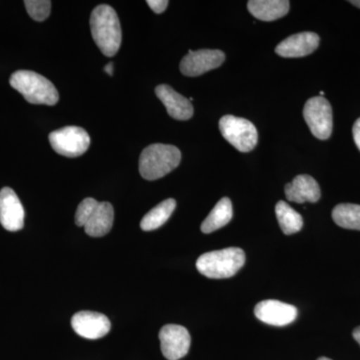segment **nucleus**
I'll list each match as a JSON object with an SVG mask.
<instances>
[{
	"instance_id": "28",
	"label": "nucleus",
	"mask_w": 360,
	"mask_h": 360,
	"mask_svg": "<svg viewBox=\"0 0 360 360\" xmlns=\"http://www.w3.org/2000/svg\"><path fill=\"white\" fill-rule=\"evenodd\" d=\"M349 4H354V6L360 8V0H350Z\"/></svg>"
},
{
	"instance_id": "26",
	"label": "nucleus",
	"mask_w": 360,
	"mask_h": 360,
	"mask_svg": "<svg viewBox=\"0 0 360 360\" xmlns=\"http://www.w3.org/2000/svg\"><path fill=\"white\" fill-rule=\"evenodd\" d=\"M103 70H104V71H105L106 73H108V75H111V77H112V75H113V63H108V65L104 66Z\"/></svg>"
},
{
	"instance_id": "16",
	"label": "nucleus",
	"mask_w": 360,
	"mask_h": 360,
	"mask_svg": "<svg viewBox=\"0 0 360 360\" xmlns=\"http://www.w3.org/2000/svg\"><path fill=\"white\" fill-rule=\"evenodd\" d=\"M115 210L110 202H99L84 225L85 233L91 238H101L111 231Z\"/></svg>"
},
{
	"instance_id": "6",
	"label": "nucleus",
	"mask_w": 360,
	"mask_h": 360,
	"mask_svg": "<svg viewBox=\"0 0 360 360\" xmlns=\"http://www.w3.org/2000/svg\"><path fill=\"white\" fill-rule=\"evenodd\" d=\"M49 139L53 150L66 158L84 155L90 144L89 134L78 127H66L52 131Z\"/></svg>"
},
{
	"instance_id": "1",
	"label": "nucleus",
	"mask_w": 360,
	"mask_h": 360,
	"mask_svg": "<svg viewBox=\"0 0 360 360\" xmlns=\"http://www.w3.org/2000/svg\"><path fill=\"white\" fill-rule=\"evenodd\" d=\"M92 39L101 51L112 58L122 44V26L117 13L108 4L96 6L90 16Z\"/></svg>"
},
{
	"instance_id": "25",
	"label": "nucleus",
	"mask_w": 360,
	"mask_h": 360,
	"mask_svg": "<svg viewBox=\"0 0 360 360\" xmlns=\"http://www.w3.org/2000/svg\"><path fill=\"white\" fill-rule=\"evenodd\" d=\"M352 134H354V139L357 148L360 150V118L355 122L354 129H352Z\"/></svg>"
},
{
	"instance_id": "7",
	"label": "nucleus",
	"mask_w": 360,
	"mask_h": 360,
	"mask_svg": "<svg viewBox=\"0 0 360 360\" xmlns=\"http://www.w3.org/2000/svg\"><path fill=\"white\" fill-rule=\"evenodd\" d=\"M303 116L310 131L316 139L326 141L333 132V108L328 99L312 97L305 103Z\"/></svg>"
},
{
	"instance_id": "13",
	"label": "nucleus",
	"mask_w": 360,
	"mask_h": 360,
	"mask_svg": "<svg viewBox=\"0 0 360 360\" xmlns=\"http://www.w3.org/2000/svg\"><path fill=\"white\" fill-rule=\"evenodd\" d=\"M319 42L321 39L316 33L300 32L281 41L276 47V52L281 58H303L316 51Z\"/></svg>"
},
{
	"instance_id": "11",
	"label": "nucleus",
	"mask_w": 360,
	"mask_h": 360,
	"mask_svg": "<svg viewBox=\"0 0 360 360\" xmlns=\"http://www.w3.org/2000/svg\"><path fill=\"white\" fill-rule=\"evenodd\" d=\"M255 314L260 321L269 326H285L295 321L297 309L279 300H266L257 303Z\"/></svg>"
},
{
	"instance_id": "15",
	"label": "nucleus",
	"mask_w": 360,
	"mask_h": 360,
	"mask_svg": "<svg viewBox=\"0 0 360 360\" xmlns=\"http://www.w3.org/2000/svg\"><path fill=\"white\" fill-rule=\"evenodd\" d=\"M286 198L291 202H317L321 198V187L314 177L307 174L297 175L292 182L285 186Z\"/></svg>"
},
{
	"instance_id": "12",
	"label": "nucleus",
	"mask_w": 360,
	"mask_h": 360,
	"mask_svg": "<svg viewBox=\"0 0 360 360\" xmlns=\"http://www.w3.org/2000/svg\"><path fill=\"white\" fill-rule=\"evenodd\" d=\"M0 224L8 231H18L25 225V210L13 189L0 191Z\"/></svg>"
},
{
	"instance_id": "27",
	"label": "nucleus",
	"mask_w": 360,
	"mask_h": 360,
	"mask_svg": "<svg viewBox=\"0 0 360 360\" xmlns=\"http://www.w3.org/2000/svg\"><path fill=\"white\" fill-rule=\"evenodd\" d=\"M352 336H354V340H356L357 343L360 345V326L354 329Z\"/></svg>"
},
{
	"instance_id": "10",
	"label": "nucleus",
	"mask_w": 360,
	"mask_h": 360,
	"mask_svg": "<svg viewBox=\"0 0 360 360\" xmlns=\"http://www.w3.org/2000/svg\"><path fill=\"white\" fill-rule=\"evenodd\" d=\"M73 330L87 340H98L110 333L111 324L108 316L94 311H79L71 319Z\"/></svg>"
},
{
	"instance_id": "9",
	"label": "nucleus",
	"mask_w": 360,
	"mask_h": 360,
	"mask_svg": "<svg viewBox=\"0 0 360 360\" xmlns=\"http://www.w3.org/2000/svg\"><path fill=\"white\" fill-rule=\"evenodd\" d=\"M225 60V54L221 51L200 49L189 51L188 54L180 63V71L186 77H200L208 71L219 68Z\"/></svg>"
},
{
	"instance_id": "3",
	"label": "nucleus",
	"mask_w": 360,
	"mask_h": 360,
	"mask_svg": "<svg viewBox=\"0 0 360 360\" xmlns=\"http://www.w3.org/2000/svg\"><path fill=\"white\" fill-rule=\"evenodd\" d=\"M9 84L30 103L56 105L58 103V91L53 84L34 71H15Z\"/></svg>"
},
{
	"instance_id": "22",
	"label": "nucleus",
	"mask_w": 360,
	"mask_h": 360,
	"mask_svg": "<svg viewBox=\"0 0 360 360\" xmlns=\"http://www.w3.org/2000/svg\"><path fill=\"white\" fill-rule=\"evenodd\" d=\"M25 6L30 18L35 21H44L51 11L49 0H25Z\"/></svg>"
},
{
	"instance_id": "17",
	"label": "nucleus",
	"mask_w": 360,
	"mask_h": 360,
	"mask_svg": "<svg viewBox=\"0 0 360 360\" xmlns=\"http://www.w3.org/2000/svg\"><path fill=\"white\" fill-rule=\"evenodd\" d=\"M290 4L286 0H250L248 8L257 20L274 21L288 13Z\"/></svg>"
},
{
	"instance_id": "19",
	"label": "nucleus",
	"mask_w": 360,
	"mask_h": 360,
	"mask_svg": "<svg viewBox=\"0 0 360 360\" xmlns=\"http://www.w3.org/2000/svg\"><path fill=\"white\" fill-rule=\"evenodd\" d=\"M175 207H176V201L174 198H168L156 205L142 219L141 222L142 231H151L160 229L172 217Z\"/></svg>"
},
{
	"instance_id": "20",
	"label": "nucleus",
	"mask_w": 360,
	"mask_h": 360,
	"mask_svg": "<svg viewBox=\"0 0 360 360\" xmlns=\"http://www.w3.org/2000/svg\"><path fill=\"white\" fill-rule=\"evenodd\" d=\"M276 214L281 231L286 236L302 231L303 219L290 205L281 200L276 205Z\"/></svg>"
},
{
	"instance_id": "24",
	"label": "nucleus",
	"mask_w": 360,
	"mask_h": 360,
	"mask_svg": "<svg viewBox=\"0 0 360 360\" xmlns=\"http://www.w3.org/2000/svg\"><path fill=\"white\" fill-rule=\"evenodd\" d=\"M146 4L155 13H162L167 8L169 2L167 0H148Z\"/></svg>"
},
{
	"instance_id": "29",
	"label": "nucleus",
	"mask_w": 360,
	"mask_h": 360,
	"mask_svg": "<svg viewBox=\"0 0 360 360\" xmlns=\"http://www.w3.org/2000/svg\"><path fill=\"white\" fill-rule=\"evenodd\" d=\"M317 360H331V359H328V357H319V359Z\"/></svg>"
},
{
	"instance_id": "18",
	"label": "nucleus",
	"mask_w": 360,
	"mask_h": 360,
	"mask_svg": "<svg viewBox=\"0 0 360 360\" xmlns=\"http://www.w3.org/2000/svg\"><path fill=\"white\" fill-rule=\"evenodd\" d=\"M232 217L233 210L231 200L229 198H221L201 224V231L203 233H212L229 224Z\"/></svg>"
},
{
	"instance_id": "14",
	"label": "nucleus",
	"mask_w": 360,
	"mask_h": 360,
	"mask_svg": "<svg viewBox=\"0 0 360 360\" xmlns=\"http://www.w3.org/2000/svg\"><path fill=\"white\" fill-rule=\"evenodd\" d=\"M156 96L167 108V113L177 120H191L193 115V106L191 101L175 91L167 84L158 85L155 89Z\"/></svg>"
},
{
	"instance_id": "5",
	"label": "nucleus",
	"mask_w": 360,
	"mask_h": 360,
	"mask_svg": "<svg viewBox=\"0 0 360 360\" xmlns=\"http://www.w3.org/2000/svg\"><path fill=\"white\" fill-rule=\"evenodd\" d=\"M219 129L222 136L241 153H248L257 146V127L245 118L225 115L219 120Z\"/></svg>"
},
{
	"instance_id": "23",
	"label": "nucleus",
	"mask_w": 360,
	"mask_h": 360,
	"mask_svg": "<svg viewBox=\"0 0 360 360\" xmlns=\"http://www.w3.org/2000/svg\"><path fill=\"white\" fill-rule=\"evenodd\" d=\"M98 203V201L91 198H85V200L79 203L77 212H75V224H77V226H84L90 215L96 210Z\"/></svg>"
},
{
	"instance_id": "21",
	"label": "nucleus",
	"mask_w": 360,
	"mask_h": 360,
	"mask_svg": "<svg viewBox=\"0 0 360 360\" xmlns=\"http://www.w3.org/2000/svg\"><path fill=\"white\" fill-rule=\"evenodd\" d=\"M333 219L338 226L360 231V205L340 203L333 210Z\"/></svg>"
},
{
	"instance_id": "2",
	"label": "nucleus",
	"mask_w": 360,
	"mask_h": 360,
	"mask_svg": "<svg viewBox=\"0 0 360 360\" xmlns=\"http://www.w3.org/2000/svg\"><path fill=\"white\" fill-rule=\"evenodd\" d=\"M245 264V251L238 248H229L203 253L196 262V269L208 278H229L236 276Z\"/></svg>"
},
{
	"instance_id": "8",
	"label": "nucleus",
	"mask_w": 360,
	"mask_h": 360,
	"mask_svg": "<svg viewBox=\"0 0 360 360\" xmlns=\"http://www.w3.org/2000/svg\"><path fill=\"white\" fill-rule=\"evenodd\" d=\"M161 352L168 360H179L188 354L191 338L188 330L177 324H167L160 331Z\"/></svg>"
},
{
	"instance_id": "4",
	"label": "nucleus",
	"mask_w": 360,
	"mask_h": 360,
	"mask_svg": "<svg viewBox=\"0 0 360 360\" xmlns=\"http://www.w3.org/2000/svg\"><path fill=\"white\" fill-rule=\"evenodd\" d=\"M181 153L169 144L155 143L144 148L139 158V172L146 180H156L179 167Z\"/></svg>"
}]
</instances>
